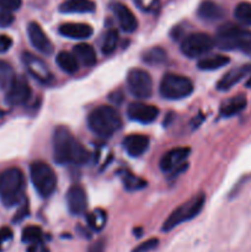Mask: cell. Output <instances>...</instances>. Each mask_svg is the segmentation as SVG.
Masks as SVG:
<instances>
[{
  "mask_svg": "<svg viewBox=\"0 0 251 252\" xmlns=\"http://www.w3.org/2000/svg\"><path fill=\"white\" fill-rule=\"evenodd\" d=\"M53 157L59 165H84L88 162L89 152L73 137L68 128L57 127L53 133Z\"/></svg>",
  "mask_w": 251,
  "mask_h": 252,
  "instance_id": "cell-1",
  "label": "cell"
},
{
  "mask_svg": "<svg viewBox=\"0 0 251 252\" xmlns=\"http://www.w3.org/2000/svg\"><path fill=\"white\" fill-rule=\"evenodd\" d=\"M214 46L223 51H244L251 53V31L238 25L225 24L217 31Z\"/></svg>",
  "mask_w": 251,
  "mask_h": 252,
  "instance_id": "cell-2",
  "label": "cell"
},
{
  "mask_svg": "<svg viewBox=\"0 0 251 252\" xmlns=\"http://www.w3.org/2000/svg\"><path fill=\"white\" fill-rule=\"evenodd\" d=\"M89 128L94 134L101 138H110L122 127V118L112 106H98L89 115Z\"/></svg>",
  "mask_w": 251,
  "mask_h": 252,
  "instance_id": "cell-3",
  "label": "cell"
},
{
  "mask_svg": "<svg viewBox=\"0 0 251 252\" xmlns=\"http://www.w3.org/2000/svg\"><path fill=\"white\" fill-rule=\"evenodd\" d=\"M25 182L24 172L17 167H10L0 175V198L5 207H14L24 198Z\"/></svg>",
  "mask_w": 251,
  "mask_h": 252,
  "instance_id": "cell-4",
  "label": "cell"
},
{
  "mask_svg": "<svg viewBox=\"0 0 251 252\" xmlns=\"http://www.w3.org/2000/svg\"><path fill=\"white\" fill-rule=\"evenodd\" d=\"M204 202H206V196L203 193H199L197 196L192 197L191 199L182 203L181 206L177 207L169 217L162 224V231H170L179 226L180 224L188 221L193 219L194 217L198 216L201 211L204 207Z\"/></svg>",
  "mask_w": 251,
  "mask_h": 252,
  "instance_id": "cell-5",
  "label": "cell"
},
{
  "mask_svg": "<svg viewBox=\"0 0 251 252\" xmlns=\"http://www.w3.org/2000/svg\"><path fill=\"white\" fill-rule=\"evenodd\" d=\"M31 181L38 194L48 198L57 189V176L51 166L44 161H34L30 167Z\"/></svg>",
  "mask_w": 251,
  "mask_h": 252,
  "instance_id": "cell-6",
  "label": "cell"
},
{
  "mask_svg": "<svg viewBox=\"0 0 251 252\" xmlns=\"http://www.w3.org/2000/svg\"><path fill=\"white\" fill-rule=\"evenodd\" d=\"M160 94L167 100H181L193 93V83L187 76L167 73L160 83Z\"/></svg>",
  "mask_w": 251,
  "mask_h": 252,
  "instance_id": "cell-7",
  "label": "cell"
},
{
  "mask_svg": "<svg viewBox=\"0 0 251 252\" xmlns=\"http://www.w3.org/2000/svg\"><path fill=\"white\" fill-rule=\"evenodd\" d=\"M213 47H216L214 38L203 32H196L185 37L181 43V52L186 57L193 59L206 56Z\"/></svg>",
  "mask_w": 251,
  "mask_h": 252,
  "instance_id": "cell-8",
  "label": "cell"
},
{
  "mask_svg": "<svg viewBox=\"0 0 251 252\" xmlns=\"http://www.w3.org/2000/svg\"><path fill=\"white\" fill-rule=\"evenodd\" d=\"M128 90L134 97L149 98L153 94V80L148 71L143 69H132L127 76Z\"/></svg>",
  "mask_w": 251,
  "mask_h": 252,
  "instance_id": "cell-9",
  "label": "cell"
},
{
  "mask_svg": "<svg viewBox=\"0 0 251 252\" xmlns=\"http://www.w3.org/2000/svg\"><path fill=\"white\" fill-rule=\"evenodd\" d=\"M31 94L29 81L22 76H16L14 83L6 90V102L10 106L25 105L31 97Z\"/></svg>",
  "mask_w": 251,
  "mask_h": 252,
  "instance_id": "cell-10",
  "label": "cell"
},
{
  "mask_svg": "<svg viewBox=\"0 0 251 252\" xmlns=\"http://www.w3.org/2000/svg\"><path fill=\"white\" fill-rule=\"evenodd\" d=\"M27 34H29L31 44L39 53L44 54V56H49V54L53 53V43L48 38V36L44 33L41 25L37 24V22H30L29 26H27Z\"/></svg>",
  "mask_w": 251,
  "mask_h": 252,
  "instance_id": "cell-11",
  "label": "cell"
},
{
  "mask_svg": "<svg viewBox=\"0 0 251 252\" xmlns=\"http://www.w3.org/2000/svg\"><path fill=\"white\" fill-rule=\"evenodd\" d=\"M127 115L132 121L148 125L157 120L159 116V108L144 102H132L128 106Z\"/></svg>",
  "mask_w": 251,
  "mask_h": 252,
  "instance_id": "cell-12",
  "label": "cell"
},
{
  "mask_svg": "<svg viewBox=\"0 0 251 252\" xmlns=\"http://www.w3.org/2000/svg\"><path fill=\"white\" fill-rule=\"evenodd\" d=\"M22 61L26 65L29 73L41 83H49L52 79V73L48 69L47 64L38 57L33 56L32 53L25 52L22 54Z\"/></svg>",
  "mask_w": 251,
  "mask_h": 252,
  "instance_id": "cell-13",
  "label": "cell"
},
{
  "mask_svg": "<svg viewBox=\"0 0 251 252\" xmlns=\"http://www.w3.org/2000/svg\"><path fill=\"white\" fill-rule=\"evenodd\" d=\"M191 149L187 147H179L165 153L160 160V169L162 172H175L182 166L185 160L188 158Z\"/></svg>",
  "mask_w": 251,
  "mask_h": 252,
  "instance_id": "cell-14",
  "label": "cell"
},
{
  "mask_svg": "<svg viewBox=\"0 0 251 252\" xmlns=\"http://www.w3.org/2000/svg\"><path fill=\"white\" fill-rule=\"evenodd\" d=\"M66 203L71 214L81 216L88 209V197L86 192L80 185H73L66 192Z\"/></svg>",
  "mask_w": 251,
  "mask_h": 252,
  "instance_id": "cell-15",
  "label": "cell"
},
{
  "mask_svg": "<svg viewBox=\"0 0 251 252\" xmlns=\"http://www.w3.org/2000/svg\"><path fill=\"white\" fill-rule=\"evenodd\" d=\"M112 11L115 16L117 17L118 24L123 31L127 32V33H132L137 30V17L134 16L129 7L126 6L125 4H121V2H115V4H112Z\"/></svg>",
  "mask_w": 251,
  "mask_h": 252,
  "instance_id": "cell-16",
  "label": "cell"
},
{
  "mask_svg": "<svg viewBox=\"0 0 251 252\" xmlns=\"http://www.w3.org/2000/svg\"><path fill=\"white\" fill-rule=\"evenodd\" d=\"M251 73V65L246 64V65L238 66V68H234L231 70H229L220 80L217 84V89L220 91H228L233 88L234 85L239 83V81L243 80L245 76H248Z\"/></svg>",
  "mask_w": 251,
  "mask_h": 252,
  "instance_id": "cell-17",
  "label": "cell"
},
{
  "mask_svg": "<svg viewBox=\"0 0 251 252\" xmlns=\"http://www.w3.org/2000/svg\"><path fill=\"white\" fill-rule=\"evenodd\" d=\"M125 150L132 158H138L144 154L149 148V138L143 134H129L123 140Z\"/></svg>",
  "mask_w": 251,
  "mask_h": 252,
  "instance_id": "cell-18",
  "label": "cell"
},
{
  "mask_svg": "<svg viewBox=\"0 0 251 252\" xmlns=\"http://www.w3.org/2000/svg\"><path fill=\"white\" fill-rule=\"evenodd\" d=\"M197 15L201 20L207 22H216L225 16V10L212 0H204L197 9Z\"/></svg>",
  "mask_w": 251,
  "mask_h": 252,
  "instance_id": "cell-19",
  "label": "cell"
},
{
  "mask_svg": "<svg viewBox=\"0 0 251 252\" xmlns=\"http://www.w3.org/2000/svg\"><path fill=\"white\" fill-rule=\"evenodd\" d=\"M59 33L71 39H86L93 36L94 30L90 25L69 22L59 27Z\"/></svg>",
  "mask_w": 251,
  "mask_h": 252,
  "instance_id": "cell-20",
  "label": "cell"
},
{
  "mask_svg": "<svg viewBox=\"0 0 251 252\" xmlns=\"http://www.w3.org/2000/svg\"><path fill=\"white\" fill-rule=\"evenodd\" d=\"M96 5L93 0H65L61 4L59 10L64 14H86L95 11Z\"/></svg>",
  "mask_w": 251,
  "mask_h": 252,
  "instance_id": "cell-21",
  "label": "cell"
},
{
  "mask_svg": "<svg viewBox=\"0 0 251 252\" xmlns=\"http://www.w3.org/2000/svg\"><path fill=\"white\" fill-rule=\"evenodd\" d=\"M73 54L79 62V64L84 66H94L97 62V57H96V52L93 46L88 43H79L73 48Z\"/></svg>",
  "mask_w": 251,
  "mask_h": 252,
  "instance_id": "cell-22",
  "label": "cell"
},
{
  "mask_svg": "<svg viewBox=\"0 0 251 252\" xmlns=\"http://www.w3.org/2000/svg\"><path fill=\"white\" fill-rule=\"evenodd\" d=\"M230 59L229 57L224 56V54H214V56L204 57L201 61L198 62L197 66H198L201 70L206 71H212V70H218V69L223 68L226 64H229Z\"/></svg>",
  "mask_w": 251,
  "mask_h": 252,
  "instance_id": "cell-23",
  "label": "cell"
},
{
  "mask_svg": "<svg viewBox=\"0 0 251 252\" xmlns=\"http://www.w3.org/2000/svg\"><path fill=\"white\" fill-rule=\"evenodd\" d=\"M248 105V101L244 95H238L234 98L229 100L223 105L220 110V115L223 117H233V116L238 115L241 111H244Z\"/></svg>",
  "mask_w": 251,
  "mask_h": 252,
  "instance_id": "cell-24",
  "label": "cell"
},
{
  "mask_svg": "<svg viewBox=\"0 0 251 252\" xmlns=\"http://www.w3.org/2000/svg\"><path fill=\"white\" fill-rule=\"evenodd\" d=\"M57 64L59 65V68L66 74H75L79 70V62L76 61V58L74 57L73 53H69V52H61L58 53L56 59Z\"/></svg>",
  "mask_w": 251,
  "mask_h": 252,
  "instance_id": "cell-25",
  "label": "cell"
},
{
  "mask_svg": "<svg viewBox=\"0 0 251 252\" xmlns=\"http://www.w3.org/2000/svg\"><path fill=\"white\" fill-rule=\"evenodd\" d=\"M120 174L123 185H125V187L128 191H139V189H144V187L147 186V181H144V180L140 179V177L135 176L132 172L125 171V170H123Z\"/></svg>",
  "mask_w": 251,
  "mask_h": 252,
  "instance_id": "cell-26",
  "label": "cell"
},
{
  "mask_svg": "<svg viewBox=\"0 0 251 252\" xmlns=\"http://www.w3.org/2000/svg\"><path fill=\"white\" fill-rule=\"evenodd\" d=\"M16 79L12 66L7 62L0 61V89L7 90Z\"/></svg>",
  "mask_w": 251,
  "mask_h": 252,
  "instance_id": "cell-27",
  "label": "cell"
},
{
  "mask_svg": "<svg viewBox=\"0 0 251 252\" xmlns=\"http://www.w3.org/2000/svg\"><path fill=\"white\" fill-rule=\"evenodd\" d=\"M118 46V32L116 30H110L106 32L101 43V51L105 56H110L116 51Z\"/></svg>",
  "mask_w": 251,
  "mask_h": 252,
  "instance_id": "cell-28",
  "label": "cell"
},
{
  "mask_svg": "<svg viewBox=\"0 0 251 252\" xmlns=\"http://www.w3.org/2000/svg\"><path fill=\"white\" fill-rule=\"evenodd\" d=\"M106 221H107V214L102 209H96L88 216L89 226L95 231L102 230L103 226L106 225Z\"/></svg>",
  "mask_w": 251,
  "mask_h": 252,
  "instance_id": "cell-29",
  "label": "cell"
},
{
  "mask_svg": "<svg viewBox=\"0 0 251 252\" xmlns=\"http://www.w3.org/2000/svg\"><path fill=\"white\" fill-rule=\"evenodd\" d=\"M234 16L240 24L245 26H251V2L244 1L236 5Z\"/></svg>",
  "mask_w": 251,
  "mask_h": 252,
  "instance_id": "cell-30",
  "label": "cell"
},
{
  "mask_svg": "<svg viewBox=\"0 0 251 252\" xmlns=\"http://www.w3.org/2000/svg\"><path fill=\"white\" fill-rule=\"evenodd\" d=\"M42 236H43V233H42V229L39 228V226L30 225L24 229L21 239L24 243L36 244V243H41Z\"/></svg>",
  "mask_w": 251,
  "mask_h": 252,
  "instance_id": "cell-31",
  "label": "cell"
},
{
  "mask_svg": "<svg viewBox=\"0 0 251 252\" xmlns=\"http://www.w3.org/2000/svg\"><path fill=\"white\" fill-rule=\"evenodd\" d=\"M166 59V53H165L164 49L159 48V47H155V48L149 49L148 52H145L144 56H143V61L147 62L148 64H160Z\"/></svg>",
  "mask_w": 251,
  "mask_h": 252,
  "instance_id": "cell-32",
  "label": "cell"
},
{
  "mask_svg": "<svg viewBox=\"0 0 251 252\" xmlns=\"http://www.w3.org/2000/svg\"><path fill=\"white\" fill-rule=\"evenodd\" d=\"M159 246V240L157 238H152L149 240L144 241L140 245H138L137 248H134V250L132 252H150Z\"/></svg>",
  "mask_w": 251,
  "mask_h": 252,
  "instance_id": "cell-33",
  "label": "cell"
},
{
  "mask_svg": "<svg viewBox=\"0 0 251 252\" xmlns=\"http://www.w3.org/2000/svg\"><path fill=\"white\" fill-rule=\"evenodd\" d=\"M15 17L12 11H7V10H1L0 9V27L5 29V27H9L10 25L14 22Z\"/></svg>",
  "mask_w": 251,
  "mask_h": 252,
  "instance_id": "cell-34",
  "label": "cell"
},
{
  "mask_svg": "<svg viewBox=\"0 0 251 252\" xmlns=\"http://www.w3.org/2000/svg\"><path fill=\"white\" fill-rule=\"evenodd\" d=\"M22 4V0H0V9L7 10V11H15L19 10Z\"/></svg>",
  "mask_w": 251,
  "mask_h": 252,
  "instance_id": "cell-35",
  "label": "cell"
},
{
  "mask_svg": "<svg viewBox=\"0 0 251 252\" xmlns=\"http://www.w3.org/2000/svg\"><path fill=\"white\" fill-rule=\"evenodd\" d=\"M27 216H29V203H27V202L25 201L24 204H22V206L20 207L19 211H17L16 216L14 217L12 221H14V223H19V221L24 220V219L26 218Z\"/></svg>",
  "mask_w": 251,
  "mask_h": 252,
  "instance_id": "cell-36",
  "label": "cell"
},
{
  "mask_svg": "<svg viewBox=\"0 0 251 252\" xmlns=\"http://www.w3.org/2000/svg\"><path fill=\"white\" fill-rule=\"evenodd\" d=\"M12 46V39L6 34H0V53H5Z\"/></svg>",
  "mask_w": 251,
  "mask_h": 252,
  "instance_id": "cell-37",
  "label": "cell"
},
{
  "mask_svg": "<svg viewBox=\"0 0 251 252\" xmlns=\"http://www.w3.org/2000/svg\"><path fill=\"white\" fill-rule=\"evenodd\" d=\"M12 230L10 228H7V226H2L1 229H0V245L4 243H6V241L11 240L12 239Z\"/></svg>",
  "mask_w": 251,
  "mask_h": 252,
  "instance_id": "cell-38",
  "label": "cell"
},
{
  "mask_svg": "<svg viewBox=\"0 0 251 252\" xmlns=\"http://www.w3.org/2000/svg\"><path fill=\"white\" fill-rule=\"evenodd\" d=\"M134 1L140 9L149 11V10H152L153 7L155 6V2H157V0H134Z\"/></svg>",
  "mask_w": 251,
  "mask_h": 252,
  "instance_id": "cell-39",
  "label": "cell"
},
{
  "mask_svg": "<svg viewBox=\"0 0 251 252\" xmlns=\"http://www.w3.org/2000/svg\"><path fill=\"white\" fill-rule=\"evenodd\" d=\"M88 252H105V243H103V240H97L96 243L91 244Z\"/></svg>",
  "mask_w": 251,
  "mask_h": 252,
  "instance_id": "cell-40",
  "label": "cell"
},
{
  "mask_svg": "<svg viewBox=\"0 0 251 252\" xmlns=\"http://www.w3.org/2000/svg\"><path fill=\"white\" fill-rule=\"evenodd\" d=\"M38 252H49V250H48V248H46V246L41 245V248H39Z\"/></svg>",
  "mask_w": 251,
  "mask_h": 252,
  "instance_id": "cell-41",
  "label": "cell"
},
{
  "mask_svg": "<svg viewBox=\"0 0 251 252\" xmlns=\"http://www.w3.org/2000/svg\"><path fill=\"white\" fill-rule=\"evenodd\" d=\"M246 85H248L249 88H251V76H250V79H249V81H248V84H246Z\"/></svg>",
  "mask_w": 251,
  "mask_h": 252,
  "instance_id": "cell-42",
  "label": "cell"
}]
</instances>
